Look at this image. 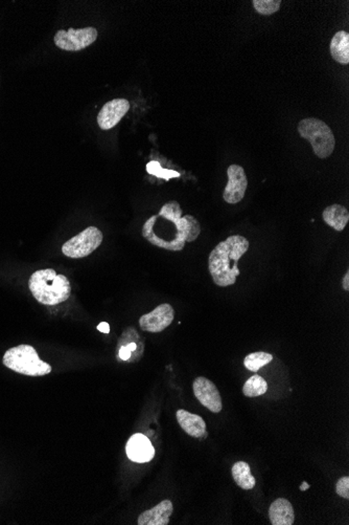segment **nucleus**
I'll return each mask as SVG.
<instances>
[{"label": "nucleus", "mask_w": 349, "mask_h": 525, "mask_svg": "<svg viewBox=\"0 0 349 525\" xmlns=\"http://www.w3.org/2000/svg\"><path fill=\"white\" fill-rule=\"evenodd\" d=\"M267 390V384L258 374L251 376L242 387V393L247 397H257L265 394Z\"/></svg>", "instance_id": "18"}, {"label": "nucleus", "mask_w": 349, "mask_h": 525, "mask_svg": "<svg viewBox=\"0 0 349 525\" xmlns=\"http://www.w3.org/2000/svg\"><path fill=\"white\" fill-rule=\"evenodd\" d=\"M175 318V311L167 303L158 305L154 311L142 316L139 326L144 332H161L171 325Z\"/></svg>", "instance_id": "8"}, {"label": "nucleus", "mask_w": 349, "mask_h": 525, "mask_svg": "<svg viewBox=\"0 0 349 525\" xmlns=\"http://www.w3.org/2000/svg\"><path fill=\"white\" fill-rule=\"evenodd\" d=\"M118 357L121 361L130 362L132 357L131 351L125 346H118Z\"/></svg>", "instance_id": "23"}, {"label": "nucleus", "mask_w": 349, "mask_h": 525, "mask_svg": "<svg viewBox=\"0 0 349 525\" xmlns=\"http://www.w3.org/2000/svg\"><path fill=\"white\" fill-rule=\"evenodd\" d=\"M173 503L171 500H163L155 508L146 510L138 518L137 524L139 525H166L169 523Z\"/></svg>", "instance_id": "13"}, {"label": "nucleus", "mask_w": 349, "mask_h": 525, "mask_svg": "<svg viewBox=\"0 0 349 525\" xmlns=\"http://www.w3.org/2000/svg\"><path fill=\"white\" fill-rule=\"evenodd\" d=\"M336 493L345 499H349V477L344 476L339 479L336 485Z\"/></svg>", "instance_id": "22"}, {"label": "nucleus", "mask_w": 349, "mask_h": 525, "mask_svg": "<svg viewBox=\"0 0 349 525\" xmlns=\"http://www.w3.org/2000/svg\"><path fill=\"white\" fill-rule=\"evenodd\" d=\"M342 286L346 292L349 290V272H346L342 280Z\"/></svg>", "instance_id": "25"}, {"label": "nucleus", "mask_w": 349, "mask_h": 525, "mask_svg": "<svg viewBox=\"0 0 349 525\" xmlns=\"http://www.w3.org/2000/svg\"><path fill=\"white\" fill-rule=\"evenodd\" d=\"M146 170H148L150 175H156V177H161V179H169L171 177H179V173L175 172V171L161 168L160 165L157 162L148 163L146 165Z\"/></svg>", "instance_id": "21"}, {"label": "nucleus", "mask_w": 349, "mask_h": 525, "mask_svg": "<svg viewBox=\"0 0 349 525\" xmlns=\"http://www.w3.org/2000/svg\"><path fill=\"white\" fill-rule=\"evenodd\" d=\"M130 110V103L125 99H114L107 102L98 114V124L102 131H109L116 126Z\"/></svg>", "instance_id": "10"}, {"label": "nucleus", "mask_w": 349, "mask_h": 525, "mask_svg": "<svg viewBox=\"0 0 349 525\" xmlns=\"http://www.w3.org/2000/svg\"><path fill=\"white\" fill-rule=\"evenodd\" d=\"M309 485H307V482H303L302 485H301L300 489H302V491H305V489H309Z\"/></svg>", "instance_id": "26"}, {"label": "nucleus", "mask_w": 349, "mask_h": 525, "mask_svg": "<svg viewBox=\"0 0 349 525\" xmlns=\"http://www.w3.org/2000/svg\"><path fill=\"white\" fill-rule=\"evenodd\" d=\"M228 183L224 190L223 198L230 205L238 204L244 198L248 187V179L244 168L231 165L227 169Z\"/></svg>", "instance_id": "7"}, {"label": "nucleus", "mask_w": 349, "mask_h": 525, "mask_svg": "<svg viewBox=\"0 0 349 525\" xmlns=\"http://www.w3.org/2000/svg\"><path fill=\"white\" fill-rule=\"evenodd\" d=\"M125 452L129 459L139 464L150 461L155 456V449L150 439L140 433L130 437L125 445Z\"/></svg>", "instance_id": "11"}, {"label": "nucleus", "mask_w": 349, "mask_h": 525, "mask_svg": "<svg viewBox=\"0 0 349 525\" xmlns=\"http://www.w3.org/2000/svg\"><path fill=\"white\" fill-rule=\"evenodd\" d=\"M98 31L94 28L81 30H60L54 35V45L59 49L68 52H77L90 47L98 39Z\"/></svg>", "instance_id": "6"}, {"label": "nucleus", "mask_w": 349, "mask_h": 525, "mask_svg": "<svg viewBox=\"0 0 349 525\" xmlns=\"http://www.w3.org/2000/svg\"><path fill=\"white\" fill-rule=\"evenodd\" d=\"M322 216L325 223L338 232L343 231L349 221L348 210L338 204L328 206L322 213Z\"/></svg>", "instance_id": "15"}, {"label": "nucleus", "mask_w": 349, "mask_h": 525, "mask_svg": "<svg viewBox=\"0 0 349 525\" xmlns=\"http://www.w3.org/2000/svg\"><path fill=\"white\" fill-rule=\"evenodd\" d=\"M98 330H100V332H104V334H109V332H110V326H109V324L106 323V322H102V323H100V325L98 326Z\"/></svg>", "instance_id": "24"}, {"label": "nucleus", "mask_w": 349, "mask_h": 525, "mask_svg": "<svg viewBox=\"0 0 349 525\" xmlns=\"http://www.w3.org/2000/svg\"><path fill=\"white\" fill-rule=\"evenodd\" d=\"M298 133L301 138L309 142L318 158H327L332 156L336 140L332 129L323 121L315 118L304 119L299 122Z\"/></svg>", "instance_id": "4"}, {"label": "nucleus", "mask_w": 349, "mask_h": 525, "mask_svg": "<svg viewBox=\"0 0 349 525\" xmlns=\"http://www.w3.org/2000/svg\"><path fill=\"white\" fill-rule=\"evenodd\" d=\"M2 362L8 369L24 376H43L52 372V366L40 360L36 349L29 345L8 349Z\"/></svg>", "instance_id": "3"}, {"label": "nucleus", "mask_w": 349, "mask_h": 525, "mask_svg": "<svg viewBox=\"0 0 349 525\" xmlns=\"http://www.w3.org/2000/svg\"><path fill=\"white\" fill-rule=\"evenodd\" d=\"M249 242L240 235L229 236L219 242L208 257V271L217 286H233L240 275L238 261L248 251Z\"/></svg>", "instance_id": "1"}, {"label": "nucleus", "mask_w": 349, "mask_h": 525, "mask_svg": "<svg viewBox=\"0 0 349 525\" xmlns=\"http://www.w3.org/2000/svg\"><path fill=\"white\" fill-rule=\"evenodd\" d=\"M102 239L104 236L100 229L87 228L63 244V255L73 259L89 256L102 244Z\"/></svg>", "instance_id": "5"}, {"label": "nucleus", "mask_w": 349, "mask_h": 525, "mask_svg": "<svg viewBox=\"0 0 349 525\" xmlns=\"http://www.w3.org/2000/svg\"><path fill=\"white\" fill-rule=\"evenodd\" d=\"M231 472L233 480L242 489L248 491V489H252L255 487L256 480H255L254 476L251 474L250 466L247 462H236L232 466Z\"/></svg>", "instance_id": "17"}, {"label": "nucleus", "mask_w": 349, "mask_h": 525, "mask_svg": "<svg viewBox=\"0 0 349 525\" xmlns=\"http://www.w3.org/2000/svg\"><path fill=\"white\" fill-rule=\"evenodd\" d=\"M253 7L261 15H272L279 10L280 0H253Z\"/></svg>", "instance_id": "20"}, {"label": "nucleus", "mask_w": 349, "mask_h": 525, "mask_svg": "<svg viewBox=\"0 0 349 525\" xmlns=\"http://www.w3.org/2000/svg\"><path fill=\"white\" fill-rule=\"evenodd\" d=\"M273 360V355L267 353H252L247 355L244 360V365L247 369L252 372H257L261 367L271 363Z\"/></svg>", "instance_id": "19"}, {"label": "nucleus", "mask_w": 349, "mask_h": 525, "mask_svg": "<svg viewBox=\"0 0 349 525\" xmlns=\"http://www.w3.org/2000/svg\"><path fill=\"white\" fill-rule=\"evenodd\" d=\"M330 55L334 61L340 64H349V34L345 31H339L332 37L330 43Z\"/></svg>", "instance_id": "16"}, {"label": "nucleus", "mask_w": 349, "mask_h": 525, "mask_svg": "<svg viewBox=\"0 0 349 525\" xmlns=\"http://www.w3.org/2000/svg\"><path fill=\"white\" fill-rule=\"evenodd\" d=\"M29 288L36 300L44 305L60 304L71 294L69 280L52 269L35 272L29 277Z\"/></svg>", "instance_id": "2"}, {"label": "nucleus", "mask_w": 349, "mask_h": 525, "mask_svg": "<svg viewBox=\"0 0 349 525\" xmlns=\"http://www.w3.org/2000/svg\"><path fill=\"white\" fill-rule=\"evenodd\" d=\"M194 395L198 401L212 413H219L223 408L219 389L208 378L199 376L192 384Z\"/></svg>", "instance_id": "9"}, {"label": "nucleus", "mask_w": 349, "mask_h": 525, "mask_svg": "<svg viewBox=\"0 0 349 525\" xmlns=\"http://www.w3.org/2000/svg\"><path fill=\"white\" fill-rule=\"evenodd\" d=\"M176 416H177L180 427L189 436L199 439L206 438L207 435H208L206 431V424L200 415L190 413L186 410L180 409L178 410Z\"/></svg>", "instance_id": "12"}, {"label": "nucleus", "mask_w": 349, "mask_h": 525, "mask_svg": "<svg viewBox=\"0 0 349 525\" xmlns=\"http://www.w3.org/2000/svg\"><path fill=\"white\" fill-rule=\"evenodd\" d=\"M269 517L273 525H293L295 514L292 503L284 498H278L270 506Z\"/></svg>", "instance_id": "14"}]
</instances>
